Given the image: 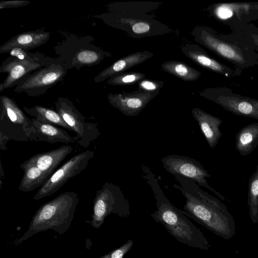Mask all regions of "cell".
Masks as SVG:
<instances>
[{"label": "cell", "mask_w": 258, "mask_h": 258, "mask_svg": "<svg viewBox=\"0 0 258 258\" xmlns=\"http://www.w3.org/2000/svg\"><path fill=\"white\" fill-rule=\"evenodd\" d=\"M191 113L198 122L210 147L215 148L222 136L220 130V126L222 123V120L198 107L193 108Z\"/></svg>", "instance_id": "cell-20"}, {"label": "cell", "mask_w": 258, "mask_h": 258, "mask_svg": "<svg viewBox=\"0 0 258 258\" xmlns=\"http://www.w3.org/2000/svg\"><path fill=\"white\" fill-rule=\"evenodd\" d=\"M145 75L141 72H123L108 79L107 83L113 86H126L138 83L144 79Z\"/></svg>", "instance_id": "cell-27"}, {"label": "cell", "mask_w": 258, "mask_h": 258, "mask_svg": "<svg viewBox=\"0 0 258 258\" xmlns=\"http://www.w3.org/2000/svg\"><path fill=\"white\" fill-rule=\"evenodd\" d=\"M94 156L93 151L86 150L72 157L49 177L37 190L33 199L40 200L57 192L69 180L85 170Z\"/></svg>", "instance_id": "cell-9"}, {"label": "cell", "mask_w": 258, "mask_h": 258, "mask_svg": "<svg viewBox=\"0 0 258 258\" xmlns=\"http://www.w3.org/2000/svg\"><path fill=\"white\" fill-rule=\"evenodd\" d=\"M154 54L148 51H138L123 56L104 69L94 78L95 83H100L113 76L123 73L151 58Z\"/></svg>", "instance_id": "cell-19"}, {"label": "cell", "mask_w": 258, "mask_h": 258, "mask_svg": "<svg viewBox=\"0 0 258 258\" xmlns=\"http://www.w3.org/2000/svg\"><path fill=\"white\" fill-rule=\"evenodd\" d=\"M56 58L40 53L31 59H20L9 56L3 61L0 67V73H7L8 76L0 84V92L15 87L28 75L54 61Z\"/></svg>", "instance_id": "cell-12"}, {"label": "cell", "mask_w": 258, "mask_h": 258, "mask_svg": "<svg viewBox=\"0 0 258 258\" xmlns=\"http://www.w3.org/2000/svg\"><path fill=\"white\" fill-rule=\"evenodd\" d=\"M108 25L127 32L132 37H141L162 34L159 22L149 17L130 15L127 13L111 12L98 16Z\"/></svg>", "instance_id": "cell-11"}, {"label": "cell", "mask_w": 258, "mask_h": 258, "mask_svg": "<svg viewBox=\"0 0 258 258\" xmlns=\"http://www.w3.org/2000/svg\"><path fill=\"white\" fill-rule=\"evenodd\" d=\"M139 91L149 93L159 94L164 86L162 81L144 79L138 83Z\"/></svg>", "instance_id": "cell-29"}, {"label": "cell", "mask_w": 258, "mask_h": 258, "mask_svg": "<svg viewBox=\"0 0 258 258\" xmlns=\"http://www.w3.org/2000/svg\"><path fill=\"white\" fill-rule=\"evenodd\" d=\"M33 131L31 141L36 142H45L50 144L57 143H75L76 142L66 130L61 127L42 123L31 118Z\"/></svg>", "instance_id": "cell-21"}, {"label": "cell", "mask_w": 258, "mask_h": 258, "mask_svg": "<svg viewBox=\"0 0 258 258\" xmlns=\"http://www.w3.org/2000/svg\"><path fill=\"white\" fill-rule=\"evenodd\" d=\"M163 167L172 175H180L194 180L199 186H203L224 201L226 198L211 186L206 180L211 175L197 160L188 156L168 155L161 159Z\"/></svg>", "instance_id": "cell-10"}, {"label": "cell", "mask_w": 258, "mask_h": 258, "mask_svg": "<svg viewBox=\"0 0 258 258\" xmlns=\"http://www.w3.org/2000/svg\"><path fill=\"white\" fill-rule=\"evenodd\" d=\"M182 53L192 61L212 72L232 78L241 75V70L232 69L210 56L207 52L196 44H186L181 48Z\"/></svg>", "instance_id": "cell-16"}, {"label": "cell", "mask_w": 258, "mask_h": 258, "mask_svg": "<svg viewBox=\"0 0 258 258\" xmlns=\"http://www.w3.org/2000/svg\"><path fill=\"white\" fill-rule=\"evenodd\" d=\"M257 223H258V220H257Z\"/></svg>", "instance_id": "cell-34"}, {"label": "cell", "mask_w": 258, "mask_h": 258, "mask_svg": "<svg viewBox=\"0 0 258 258\" xmlns=\"http://www.w3.org/2000/svg\"><path fill=\"white\" fill-rule=\"evenodd\" d=\"M68 70L64 64L56 58L53 62L23 78L15 87L14 91L24 92L30 97L43 95L51 87L64 80Z\"/></svg>", "instance_id": "cell-6"}, {"label": "cell", "mask_w": 258, "mask_h": 258, "mask_svg": "<svg viewBox=\"0 0 258 258\" xmlns=\"http://www.w3.org/2000/svg\"><path fill=\"white\" fill-rule=\"evenodd\" d=\"M23 108L26 113L38 121L67 128L72 132L70 126L56 111L38 105L31 107H23Z\"/></svg>", "instance_id": "cell-24"}, {"label": "cell", "mask_w": 258, "mask_h": 258, "mask_svg": "<svg viewBox=\"0 0 258 258\" xmlns=\"http://www.w3.org/2000/svg\"><path fill=\"white\" fill-rule=\"evenodd\" d=\"M258 145V123L241 128L236 134L235 148L241 156L251 154Z\"/></svg>", "instance_id": "cell-22"}, {"label": "cell", "mask_w": 258, "mask_h": 258, "mask_svg": "<svg viewBox=\"0 0 258 258\" xmlns=\"http://www.w3.org/2000/svg\"><path fill=\"white\" fill-rule=\"evenodd\" d=\"M10 141L9 139L5 136L0 135V149L2 150H6L7 148L6 143Z\"/></svg>", "instance_id": "cell-33"}, {"label": "cell", "mask_w": 258, "mask_h": 258, "mask_svg": "<svg viewBox=\"0 0 258 258\" xmlns=\"http://www.w3.org/2000/svg\"><path fill=\"white\" fill-rule=\"evenodd\" d=\"M30 4V2L27 0H12L4 1L0 2V9L8 8H17L25 6Z\"/></svg>", "instance_id": "cell-32"}, {"label": "cell", "mask_w": 258, "mask_h": 258, "mask_svg": "<svg viewBox=\"0 0 258 258\" xmlns=\"http://www.w3.org/2000/svg\"><path fill=\"white\" fill-rule=\"evenodd\" d=\"M211 15L234 30L258 18V4L221 3L208 7Z\"/></svg>", "instance_id": "cell-14"}, {"label": "cell", "mask_w": 258, "mask_h": 258, "mask_svg": "<svg viewBox=\"0 0 258 258\" xmlns=\"http://www.w3.org/2000/svg\"><path fill=\"white\" fill-rule=\"evenodd\" d=\"M94 213L95 217L100 220L111 213L126 218L130 214L129 204L118 186L106 182L96 192Z\"/></svg>", "instance_id": "cell-13"}, {"label": "cell", "mask_w": 258, "mask_h": 258, "mask_svg": "<svg viewBox=\"0 0 258 258\" xmlns=\"http://www.w3.org/2000/svg\"><path fill=\"white\" fill-rule=\"evenodd\" d=\"M199 94L234 114L258 119L257 99L235 94L227 87L208 88Z\"/></svg>", "instance_id": "cell-8"}, {"label": "cell", "mask_w": 258, "mask_h": 258, "mask_svg": "<svg viewBox=\"0 0 258 258\" xmlns=\"http://www.w3.org/2000/svg\"><path fill=\"white\" fill-rule=\"evenodd\" d=\"M233 31H241L258 51V27L254 24L248 23Z\"/></svg>", "instance_id": "cell-28"}, {"label": "cell", "mask_w": 258, "mask_h": 258, "mask_svg": "<svg viewBox=\"0 0 258 258\" xmlns=\"http://www.w3.org/2000/svg\"><path fill=\"white\" fill-rule=\"evenodd\" d=\"M50 35L49 32L40 29L19 33L0 46V53H8L15 47L29 51L46 43Z\"/></svg>", "instance_id": "cell-18"}, {"label": "cell", "mask_w": 258, "mask_h": 258, "mask_svg": "<svg viewBox=\"0 0 258 258\" xmlns=\"http://www.w3.org/2000/svg\"><path fill=\"white\" fill-rule=\"evenodd\" d=\"M247 196L250 219L253 224H256L258 220V165L256 171L249 178Z\"/></svg>", "instance_id": "cell-26"}, {"label": "cell", "mask_w": 258, "mask_h": 258, "mask_svg": "<svg viewBox=\"0 0 258 258\" xmlns=\"http://www.w3.org/2000/svg\"><path fill=\"white\" fill-rule=\"evenodd\" d=\"M180 185L174 184L185 198L183 213L208 230L225 239L235 234L234 219L227 207L218 199L202 190L192 179L175 175Z\"/></svg>", "instance_id": "cell-1"}, {"label": "cell", "mask_w": 258, "mask_h": 258, "mask_svg": "<svg viewBox=\"0 0 258 258\" xmlns=\"http://www.w3.org/2000/svg\"><path fill=\"white\" fill-rule=\"evenodd\" d=\"M54 104L56 111L70 126L72 132L76 133L73 138L80 146L86 148L99 136L101 133L98 124L86 121L85 117L68 98L59 97Z\"/></svg>", "instance_id": "cell-7"}, {"label": "cell", "mask_w": 258, "mask_h": 258, "mask_svg": "<svg viewBox=\"0 0 258 258\" xmlns=\"http://www.w3.org/2000/svg\"><path fill=\"white\" fill-rule=\"evenodd\" d=\"M90 36H70L55 47L57 58L64 64L68 69L75 68L80 70L83 67L99 64L111 54L95 45Z\"/></svg>", "instance_id": "cell-4"}, {"label": "cell", "mask_w": 258, "mask_h": 258, "mask_svg": "<svg viewBox=\"0 0 258 258\" xmlns=\"http://www.w3.org/2000/svg\"><path fill=\"white\" fill-rule=\"evenodd\" d=\"M191 34L196 42L230 62L235 68L245 70L258 64V53L240 31L223 34L211 27L197 26Z\"/></svg>", "instance_id": "cell-3"}, {"label": "cell", "mask_w": 258, "mask_h": 258, "mask_svg": "<svg viewBox=\"0 0 258 258\" xmlns=\"http://www.w3.org/2000/svg\"><path fill=\"white\" fill-rule=\"evenodd\" d=\"M8 53H9L10 56L20 59H31L35 57L40 53L39 52H31L18 47L14 48Z\"/></svg>", "instance_id": "cell-31"}, {"label": "cell", "mask_w": 258, "mask_h": 258, "mask_svg": "<svg viewBox=\"0 0 258 258\" xmlns=\"http://www.w3.org/2000/svg\"><path fill=\"white\" fill-rule=\"evenodd\" d=\"M20 168L24 172L18 188L21 191L30 192L40 188L50 177L33 165L22 163Z\"/></svg>", "instance_id": "cell-23"}, {"label": "cell", "mask_w": 258, "mask_h": 258, "mask_svg": "<svg viewBox=\"0 0 258 258\" xmlns=\"http://www.w3.org/2000/svg\"><path fill=\"white\" fill-rule=\"evenodd\" d=\"M161 67L165 72L185 81H195L201 76L200 72L180 61L168 60Z\"/></svg>", "instance_id": "cell-25"}, {"label": "cell", "mask_w": 258, "mask_h": 258, "mask_svg": "<svg viewBox=\"0 0 258 258\" xmlns=\"http://www.w3.org/2000/svg\"><path fill=\"white\" fill-rule=\"evenodd\" d=\"M73 150V147L71 146L63 145L56 149L35 154L23 163L34 165L50 176Z\"/></svg>", "instance_id": "cell-17"}, {"label": "cell", "mask_w": 258, "mask_h": 258, "mask_svg": "<svg viewBox=\"0 0 258 258\" xmlns=\"http://www.w3.org/2000/svg\"><path fill=\"white\" fill-rule=\"evenodd\" d=\"M158 94L136 91L128 93H110L107 96L110 104L127 116L138 115Z\"/></svg>", "instance_id": "cell-15"}, {"label": "cell", "mask_w": 258, "mask_h": 258, "mask_svg": "<svg viewBox=\"0 0 258 258\" xmlns=\"http://www.w3.org/2000/svg\"><path fill=\"white\" fill-rule=\"evenodd\" d=\"M33 131L31 119L29 118L16 102L9 96H0V135L9 140L31 141Z\"/></svg>", "instance_id": "cell-5"}, {"label": "cell", "mask_w": 258, "mask_h": 258, "mask_svg": "<svg viewBox=\"0 0 258 258\" xmlns=\"http://www.w3.org/2000/svg\"><path fill=\"white\" fill-rule=\"evenodd\" d=\"M133 244V240L129 239L121 247L105 255L103 258H123L124 255L131 249Z\"/></svg>", "instance_id": "cell-30"}, {"label": "cell", "mask_w": 258, "mask_h": 258, "mask_svg": "<svg viewBox=\"0 0 258 258\" xmlns=\"http://www.w3.org/2000/svg\"><path fill=\"white\" fill-rule=\"evenodd\" d=\"M147 180L152 189L157 210L151 216L156 222L161 223L178 242L191 247L208 250L209 242L202 231L183 213L173 206L166 198L158 185L157 179L150 170L142 167Z\"/></svg>", "instance_id": "cell-2"}]
</instances>
